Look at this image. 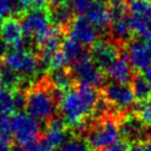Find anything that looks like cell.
<instances>
[{
    "label": "cell",
    "mask_w": 151,
    "mask_h": 151,
    "mask_svg": "<svg viewBox=\"0 0 151 151\" xmlns=\"http://www.w3.org/2000/svg\"><path fill=\"white\" fill-rule=\"evenodd\" d=\"M16 12V0H0V19L10 17Z\"/></svg>",
    "instance_id": "cell-29"
},
{
    "label": "cell",
    "mask_w": 151,
    "mask_h": 151,
    "mask_svg": "<svg viewBox=\"0 0 151 151\" xmlns=\"http://www.w3.org/2000/svg\"><path fill=\"white\" fill-rule=\"evenodd\" d=\"M70 4L75 10L76 14H86V11L89 9L90 6L93 4L92 0H70Z\"/></svg>",
    "instance_id": "cell-30"
},
{
    "label": "cell",
    "mask_w": 151,
    "mask_h": 151,
    "mask_svg": "<svg viewBox=\"0 0 151 151\" xmlns=\"http://www.w3.org/2000/svg\"><path fill=\"white\" fill-rule=\"evenodd\" d=\"M26 111L39 122H46L56 117L59 104L53 96V88L45 76L26 91Z\"/></svg>",
    "instance_id": "cell-2"
},
{
    "label": "cell",
    "mask_w": 151,
    "mask_h": 151,
    "mask_svg": "<svg viewBox=\"0 0 151 151\" xmlns=\"http://www.w3.org/2000/svg\"><path fill=\"white\" fill-rule=\"evenodd\" d=\"M97 1H101V2H104V1H106V0H97Z\"/></svg>",
    "instance_id": "cell-38"
},
{
    "label": "cell",
    "mask_w": 151,
    "mask_h": 151,
    "mask_svg": "<svg viewBox=\"0 0 151 151\" xmlns=\"http://www.w3.org/2000/svg\"><path fill=\"white\" fill-rule=\"evenodd\" d=\"M128 20L134 35L139 36L143 40L151 41V14L146 17L130 16Z\"/></svg>",
    "instance_id": "cell-21"
},
{
    "label": "cell",
    "mask_w": 151,
    "mask_h": 151,
    "mask_svg": "<svg viewBox=\"0 0 151 151\" xmlns=\"http://www.w3.org/2000/svg\"><path fill=\"white\" fill-rule=\"evenodd\" d=\"M149 141H150V142H151V139H150V140H149Z\"/></svg>",
    "instance_id": "cell-39"
},
{
    "label": "cell",
    "mask_w": 151,
    "mask_h": 151,
    "mask_svg": "<svg viewBox=\"0 0 151 151\" xmlns=\"http://www.w3.org/2000/svg\"><path fill=\"white\" fill-rule=\"evenodd\" d=\"M67 33L69 37L82 43L83 46H92L99 40L100 36L99 30L90 22L89 19L82 14L76 16Z\"/></svg>",
    "instance_id": "cell-11"
},
{
    "label": "cell",
    "mask_w": 151,
    "mask_h": 151,
    "mask_svg": "<svg viewBox=\"0 0 151 151\" xmlns=\"http://www.w3.org/2000/svg\"><path fill=\"white\" fill-rule=\"evenodd\" d=\"M50 11H51V21L53 26L59 27L60 29L63 30V32L67 33L71 22L73 21V19L76 17V12L73 8H72V6H71V4L69 2L67 5L50 8Z\"/></svg>",
    "instance_id": "cell-17"
},
{
    "label": "cell",
    "mask_w": 151,
    "mask_h": 151,
    "mask_svg": "<svg viewBox=\"0 0 151 151\" xmlns=\"http://www.w3.org/2000/svg\"><path fill=\"white\" fill-rule=\"evenodd\" d=\"M101 96L108 101L118 116L132 111L136 104V97L131 86L122 83H107L102 87Z\"/></svg>",
    "instance_id": "cell-6"
},
{
    "label": "cell",
    "mask_w": 151,
    "mask_h": 151,
    "mask_svg": "<svg viewBox=\"0 0 151 151\" xmlns=\"http://www.w3.org/2000/svg\"><path fill=\"white\" fill-rule=\"evenodd\" d=\"M11 150H12L11 140H8V139L0 137V151H11Z\"/></svg>",
    "instance_id": "cell-33"
},
{
    "label": "cell",
    "mask_w": 151,
    "mask_h": 151,
    "mask_svg": "<svg viewBox=\"0 0 151 151\" xmlns=\"http://www.w3.org/2000/svg\"><path fill=\"white\" fill-rule=\"evenodd\" d=\"M70 63V60L68 59V57L66 56V53L62 51V50H59L58 52H56L52 58L49 61V66H48V69L50 71H55V70H62V69H67L68 65Z\"/></svg>",
    "instance_id": "cell-27"
},
{
    "label": "cell",
    "mask_w": 151,
    "mask_h": 151,
    "mask_svg": "<svg viewBox=\"0 0 151 151\" xmlns=\"http://www.w3.org/2000/svg\"><path fill=\"white\" fill-rule=\"evenodd\" d=\"M57 151H91L88 143L81 137L72 136L69 138L61 147L58 148Z\"/></svg>",
    "instance_id": "cell-26"
},
{
    "label": "cell",
    "mask_w": 151,
    "mask_h": 151,
    "mask_svg": "<svg viewBox=\"0 0 151 151\" xmlns=\"http://www.w3.org/2000/svg\"><path fill=\"white\" fill-rule=\"evenodd\" d=\"M86 17L89 19L90 22L99 30L100 33L106 35L109 33L110 24L112 22L107 6L101 1H96L90 6V8L86 11Z\"/></svg>",
    "instance_id": "cell-14"
},
{
    "label": "cell",
    "mask_w": 151,
    "mask_h": 151,
    "mask_svg": "<svg viewBox=\"0 0 151 151\" xmlns=\"http://www.w3.org/2000/svg\"><path fill=\"white\" fill-rule=\"evenodd\" d=\"M133 35L134 33L130 27L129 20L126 17L112 22V26L109 30V39L112 40L114 43H117L122 49L126 47L128 42L131 41Z\"/></svg>",
    "instance_id": "cell-16"
},
{
    "label": "cell",
    "mask_w": 151,
    "mask_h": 151,
    "mask_svg": "<svg viewBox=\"0 0 151 151\" xmlns=\"http://www.w3.org/2000/svg\"><path fill=\"white\" fill-rule=\"evenodd\" d=\"M4 117H5V116H4V114H1V113H0V121H1V119L4 118Z\"/></svg>",
    "instance_id": "cell-37"
},
{
    "label": "cell",
    "mask_w": 151,
    "mask_h": 151,
    "mask_svg": "<svg viewBox=\"0 0 151 151\" xmlns=\"http://www.w3.org/2000/svg\"><path fill=\"white\" fill-rule=\"evenodd\" d=\"M128 10L130 16L146 17L151 14V1L149 0H128Z\"/></svg>",
    "instance_id": "cell-23"
},
{
    "label": "cell",
    "mask_w": 151,
    "mask_h": 151,
    "mask_svg": "<svg viewBox=\"0 0 151 151\" xmlns=\"http://www.w3.org/2000/svg\"><path fill=\"white\" fill-rule=\"evenodd\" d=\"M122 50V48L110 39H99L91 46L89 55L100 69L106 71L120 56Z\"/></svg>",
    "instance_id": "cell-10"
},
{
    "label": "cell",
    "mask_w": 151,
    "mask_h": 151,
    "mask_svg": "<svg viewBox=\"0 0 151 151\" xmlns=\"http://www.w3.org/2000/svg\"><path fill=\"white\" fill-rule=\"evenodd\" d=\"M107 8L112 22L126 17L128 11V0H108Z\"/></svg>",
    "instance_id": "cell-24"
},
{
    "label": "cell",
    "mask_w": 151,
    "mask_h": 151,
    "mask_svg": "<svg viewBox=\"0 0 151 151\" xmlns=\"http://www.w3.org/2000/svg\"><path fill=\"white\" fill-rule=\"evenodd\" d=\"M99 98L97 88L87 83H77L66 91L59 104V112L68 128L75 129L89 120Z\"/></svg>",
    "instance_id": "cell-1"
},
{
    "label": "cell",
    "mask_w": 151,
    "mask_h": 151,
    "mask_svg": "<svg viewBox=\"0 0 151 151\" xmlns=\"http://www.w3.org/2000/svg\"><path fill=\"white\" fill-rule=\"evenodd\" d=\"M11 128L16 141L24 150L42 139L39 121L30 117L28 113H16L11 118Z\"/></svg>",
    "instance_id": "cell-5"
},
{
    "label": "cell",
    "mask_w": 151,
    "mask_h": 151,
    "mask_svg": "<svg viewBox=\"0 0 151 151\" xmlns=\"http://www.w3.org/2000/svg\"><path fill=\"white\" fill-rule=\"evenodd\" d=\"M69 2L70 0H48V6L50 8H55V7H59L62 5H67Z\"/></svg>",
    "instance_id": "cell-34"
},
{
    "label": "cell",
    "mask_w": 151,
    "mask_h": 151,
    "mask_svg": "<svg viewBox=\"0 0 151 151\" xmlns=\"http://www.w3.org/2000/svg\"><path fill=\"white\" fill-rule=\"evenodd\" d=\"M53 149L55 148L46 139H41L35 145H32L30 148H28L26 151H53Z\"/></svg>",
    "instance_id": "cell-31"
},
{
    "label": "cell",
    "mask_w": 151,
    "mask_h": 151,
    "mask_svg": "<svg viewBox=\"0 0 151 151\" xmlns=\"http://www.w3.org/2000/svg\"><path fill=\"white\" fill-rule=\"evenodd\" d=\"M61 50L66 53V56L68 57L70 62H76L77 60L83 58L85 56H88V53H87L88 51L86 49V46L78 42L77 40L72 39L71 37L63 38Z\"/></svg>",
    "instance_id": "cell-20"
},
{
    "label": "cell",
    "mask_w": 151,
    "mask_h": 151,
    "mask_svg": "<svg viewBox=\"0 0 151 151\" xmlns=\"http://www.w3.org/2000/svg\"><path fill=\"white\" fill-rule=\"evenodd\" d=\"M131 88L138 104L146 102L151 98V86L145 76L136 73L131 80Z\"/></svg>",
    "instance_id": "cell-19"
},
{
    "label": "cell",
    "mask_w": 151,
    "mask_h": 151,
    "mask_svg": "<svg viewBox=\"0 0 151 151\" xmlns=\"http://www.w3.org/2000/svg\"><path fill=\"white\" fill-rule=\"evenodd\" d=\"M149 1H151V0H149Z\"/></svg>",
    "instance_id": "cell-40"
},
{
    "label": "cell",
    "mask_w": 151,
    "mask_h": 151,
    "mask_svg": "<svg viewBox=\"0 0 151 151\" xmlns=\"http://www.w3.org/2000/svg\"><path fill=\"white\" fill-rule=\"evenodd\" d=\"M22 79L24 77H21L14 69H11L0 61V86L1 87L8 88L10 90L18 89L22 82Z\"/></svg>",
    "instance_id": "cell-22"
},
{
    "label": "cell",
    "mask_w": 151,
    "mask_h": 151,
    "mask_svg": "<svg viewBox=\"0 0 151 151\" xmlns=\"http://www.w3.org/2000/svg\"><path fill=\"white\" fill-rule=\"evenodd\" d=\"M145 77H146V79L148 80V82L150 83L151 86V67H149L147 70H145Z\"/></svg>",
    "instance_id": "cell-36"
},
{
    "label": "cell",
    "mask_w": 151,
    "mask_h": 151,
    "mask_svg": "<svg viewBox=\"0 0 151 151\" xmlns=\"http://www.w3.org/2000/svg\"><path fill=\"white\" fill-rule=\"evenodd\" d=\"M70 71L77 83H87L96 88L104 86L106 73L92 60L90 55L73 62Z\"/></svg>",
    "instance_id": "cell-8"
},
{
    "label": "cell",
    "mask_w": 151,
    "mask_h": 151,
    "mask_svg": "<svg viewBox=\"0 0 151 151\" xmlns=\"http://www.w3.org/2000/svg\"><path fill=\"white\" fill-rule=\"evenodd\" d=\"M1 62L14 69L21 77L28 79L33 78L38 71L41 69L38 53H35L27 49H19L8 52L2 58Z\"/></svg>",
    "instance_id": "cell-7"
},
{
    "label": "cell",
    "mask_w": 151,
    "mask_h": 151,
    "mask_svg": "<svg viewBox=\"0 0 151 151\" xmlns=\"http://www.w3.org/2000/svg\"><path fill=\"white\" fill-rule=\"evenodd\" d=\"M46 77H47L49 83L53 88L60 89L65 92L72 88V83L75 82L73 77L71 75V71L69 69L50 71L48 75H46Z\"/></svg>",
    "instance_id": "cell-18"
},
{
    "label": "cell",
    "mask_w": 151,
    "mask_h": 151,
    "mask_svg": "<svg viewBox=\"0 0 151 151\" xmlns=\"http://www.w3.org/2000/svg\"><path fill=\"white\" fill-rule=\"evenodd\" d=\"M123 50L134 70L145 71L151 67V41L131 40Z\"/></svg>",
    "instance_id": "cell-9"
},
{
    "label": "cell",
    "mask_w": 151,
    "mask_h": 151,
    "mask_svg": "<svg viewBox=\"0 0 151 151\" xmlns=\"http://www.w3.org/2000/svg\"><path fill=\"white\" fill-rule=\"evenodd\" d=\"M0 37L5 40V42L9 47L14 48V50L24 49L26 47V39L22 31L20 19L16 17H7L2 20Z\"/></svg>",
    "instance_id": "cell-12"
},
{
    "label": "cell",
    "mask_w": 151,
    "mask_h": 151,
    "mask_svg": "<svg viewBox=\"0 0 151 151\" xmlns=\"http://www.w3.org/2000/svg\"><path fill=\"white\" fill-rule=\"evenodd\" d=\"M14 111L12 90L0 86V113L9 116Z\"/></svg>",
    "instance_id": "cell-25"
},
{
    "label": "cell",
    "mask_w": 151,
    "mask_h": 151,
    "mask_svg": "<svg viewBox=\"0 0 151 151\" xmlns=\"http://www.w3.org/2000/svg\"><path fill=\"white\" fill-rule=\"evenodd\" d=\"M128 151H146V149H145V145H142L140 142H137V143L130 145Z\"/></svg>",
    "instance_id": "cell-35"
},
{
    "label": "cell",
    "mask_w": 151,
    "mask_h": 151,
    "mask_svg": "<svg viewBox=\"0 0 151 151\" xmlns=\"http://www.w3.org/2000/svg\"><path fill=\"white\" fill-rule=\"evenodd\" d=\"M130 143L126 139H119L117 141L112 143L111 146H109L104 151H128L129 150Z\"/></svg>",
    "instance_id": "cell-32"
},
{
    "label": "cell",
    "mask_w": 151,
    "mask_h": 151,
    "mask_svg": "<svg viewBox=\"0 0 151 151\" xmlns=\"http://www.w3.org/2000/svg\"><path fill=\"white\" fill-rule=\"evenodd\" d=\"M106 73L109 79L116 83H122V85L131 83L134 75L132 72V66L124 50H122L120 56L110 65V67L106 70Z\"/></svg>",
    "instance_id": "cell-13"
},
{
    "label": "cell",
    "mask_w": 151,
    "mask_h": 151,
    "mask_svg": "<svg viewBox=\"0 0 151 151\" xmlns=\"http://www.w3.org/2000/svg\"><path fill=\"white\" fill-rule=\"evenodd\" d=\"M137 110L136 112L140 117L143 123L147 127L151 128V100H148L146 102L138 104L137 102Z\"/></svg>",
    "instance_id": "cell-28"
},
{
    "label": "cell",
    "mask_w": 151,
    "mask_h": 151,
    "mask_svg": "<svg viewBox=\"0 0 151 151\" xmlns=\"http://www.w3.org/2000/svg\"><path fill=\"white\" fill-rule=\"evenodd\" d=\"M21 27L24 35L31 38L33 42L39 46L47 38L51 30V11L49 6L43 8L31 9L21 14Z\"/></svg>",
    "instance_id": "cell-4"
},
{
    "label": "cell",
    "mask_w": 151,
    "mask_h": 151,
    "mask_svg": "<svg viewBox=\"0 0 151 151\" xmlns=\"http://www.w3.org/2000/svg\"><path fill=\"white\" fill-rule=\"evenodd\" d=\"M69 130L70 129L68 128L65 120L61 118V116L53 117L51 120H49L47 122L46 140L53 148H59L69 139L68 138Z\"/></svg>",
    "instance_id": "cell-15"
},
{
    "label": "cell",
    "mask_w": 151,
    "mask_h": 151,
    "mask_svg": "<svg viewBox=\"0 0 151 151\" xmlns=\"http://www.w3.org/2000/svg\"><path fill=\"white\" fill-rule=\"evenodd\" d=\"M119 119L114 114H106L100 118H93L88 122L83 133V139L91 151H104L109 146L119 140L120 126Z\"/></svg>",
    "instance_id": "cell-3"
}]
</instances>
